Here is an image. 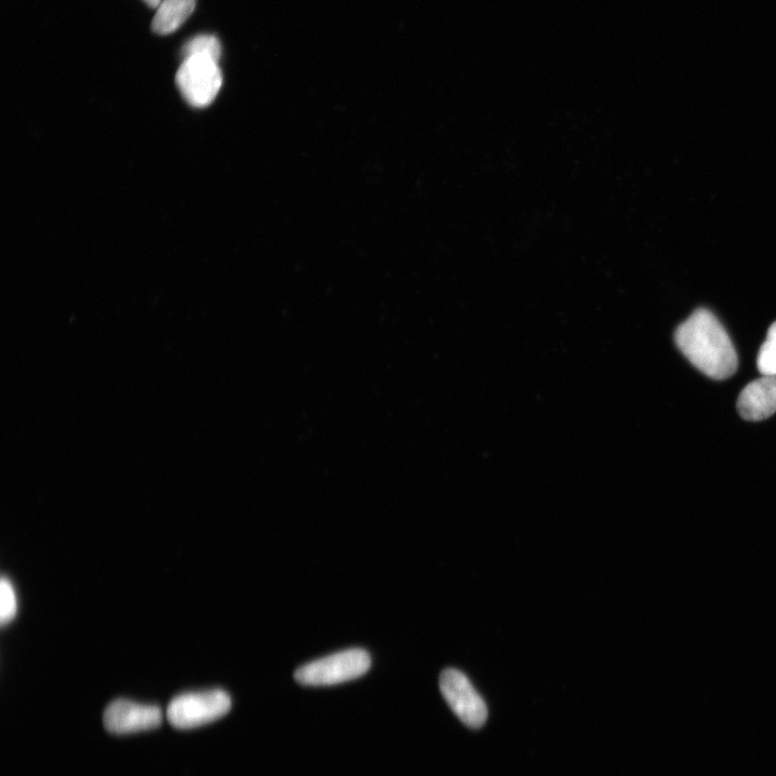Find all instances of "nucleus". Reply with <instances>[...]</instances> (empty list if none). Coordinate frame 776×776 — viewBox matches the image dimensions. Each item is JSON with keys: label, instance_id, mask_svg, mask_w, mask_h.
Segmentation results:
<instances>
[{"label": "nucleus", "instance_id": "obj_1", "mask_svg": "<svg viewBox=\"0 0 776 776\" xmlns=\"http://www.w3.org/2000/svg\"><path fill=\"white\" fill-rule=\"evenodd\" d=\"M677 348L705 376L726 380L737 372L739 358L726 329L706 309H698L675 331Z\"/></svg>", "mask_w": 776, "mask_h": 776}, {"label": "nucleus", "instance_id": "obj_11", "mask_svg": "<svg viewBox=\"0 0 776 776\" xmlns=\"http://www.w3.org/2000/svg\"><path fill=\"white\" fill-rule=\"evenodd\" d=\"M0 602H2L0 621H2V626H5L16 617L18 608L15 590L6 578H3L2 584H0Z\"/></svg>", "mask_w": 776, "mask_h": 776}, {"label": "nucleus", "instance_id": "obj_2", "mask_svg": "<svg viewBox=\"0 0 776 776\" xmlns=\"http://www.w3.org/2000/svg\"><path fill=\"white\" fill-rule=\"evenodd\" d=\"M370 667L367 651L355 648L303 665L296 671L295 678L303 686H332L353 681L365 675Z\"/></svg>", "mask_w": 776, "mask_h": 776}, {"label": "nucleus", "instance_id": "obj_8", "mask_svg": "<svg viewBox=\"0 0 776 776\" xmlns=\"http://www.w3.org/2000/svg\"><path fill=\"white\" fill-rule=\"evenodd\" d=\"M196 0H162L152 21V30L169 35L182 26L196 9Z\"/></svg>", "mask_w": 776, "mask_h": 776}, {"label": "nucleus", "instance_id": "obj_7", "mask_svg": "<svg viewBox=\"0 0 776 776\" xmlns=\"http://www.w3.org/2000/svg\"><path fill=\"white\" fill-rule=\"evenodd\" d=\"M738 412L746 421H762L776 412V377H762L744 387Z\"/></svg>", "mask_w": 776, "mask_h": 776}, {"label": "nucleus", "instance_id": "obj_4", "mask_svg": "<svg viewBox=\"0 0 776 776\" xmlns=\"http://www.w3.org/2000/svg\"><path fill=\"white\" fill-rule=\"evenodd\" d=\"M177 87L185 100L194 107H206L214 102L221 86L223 73L218 61L193 55L184 59L176 75Z\"/></svg>", "mask_w": 776, "mask_h": 776}, {"label": "nucleus", "instance_id": "obj_9", "mask_svg": "<svg viewBox=\"0 0 776 776\" xmlns=\"http://www.w3.org/2000/svg\"><path fill=\"white\" fill-rule=\"evenodd\" d=\"M193 55H203V57L219 61L221 57L220 41L213 35H200L192 38L183 48V57L187 59Z\"/></svg>", "mask_w": 776, "mask_h": 776}, {"label": "nucleus", "instance_id": "obj_6", "mask_svg": "<svg viewBox=\"0 0 776 776\" xmlns=\"http://www.w3.org/2000/svg\"><path fill=\"white\" fill-rule=\"evenodd\" d=\"M162 719L163 715L159 706L124 699L110 703L103 717L106 730L114 734H129L156 729L162 724Z\"/></svg>", "mask_w": 776, "mask_h": 776}, {"label": "nucleus", "instance_id": "obj_3", "mask_svg": "<svg viewBox=\"0 0 776 776\" xmlns=\"http://www.w3.org/2000/svg\"><path fill=\"white\" fill-rule=\"evenodd\" d=\"M231 698L223 690L190 692L169 704L168 719L177 729H192L215 722L231 710Z\"/></svg>", "mask_w": 776, "mask_h": 776}, {"label": "nucleus", "instance_id": "obj_10", "mask_svg": "<svg viewBox=\"0 0 776 776\" xmlns=\"http://www.w3.org/2000/svg\"><path fill=\"white\" fill-rule=\"evenodd\" d=\"M757 368L764 377H776V322L769 328L767 339L761 345Z\"/></svg>", "mask_w": 776, "mask_h": 776}, {"label": "nucleus", "instance_id": "obj_5", "mask_svg": "<svg viewBox=\"0 0 776 776\" xmlns=\"http://www.w3.org/2000/svg\"><path fill=\"white\" fill-rule=\"evenodd\" d=\"M439 685L443 698L464 725L478 729L487 722V704L465 674L447 669L441 673Z\"/></svg>", "mask_w": 776, "mask_h": 776}, {"label": "nucleus", "instance_id": "obj_12", "mask_svg": "<svg viewBox=\"0 0 776 776\" xmlns=\"http://www.w3.org/2000/svg\"><path fill=\"white\" fill-rule=\"evenodd\" d=\"M144 2L151 8H158L162 3V0H144Z\"/></svg>", "mask_w": 776, "mask_h": 776}]
</instances>
